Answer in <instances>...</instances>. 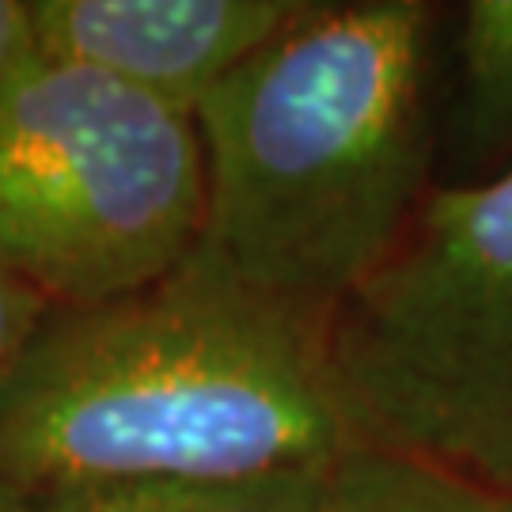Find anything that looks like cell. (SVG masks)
<instances>
[{
  "instance_id": "cell-1",
  "label": "cell",
  "mask_w": 512,
  "mask_h": 512,
  "mask_svg": "<svg viewBox=\"0 0 512 512\" xmlns=\"http://www.w3.org/2000/svg\"><path fill=\"white\" fill-rule=\"evenodd\" d=\"M330 319L202 251L137 293L50 308L0 391V478L38 497L327 467L365 448Z\"/></svg>"
},
{
  "instance_id": "cell-2",
  "label": "cell",
  "mask_w": 512,
  "mask_h": 512,
  "mask_svg": "<svg viewBox=\"0 0 512 512\" xmlns=\"http://www.w3.org/2000/svg\"><path fill=\"white\" fill-rule=\"evenodd\" d=\"M433 19L425 0H304L205 95V258L327 315L384 266L437 186Z\"/></svg>"
},
{
  "instance_id": "cell-3",
  "label": "cell",
  "mask_w": 512,
  "mask_h": 512,
  "mask_svg": "<svg viewBox=\"0 0 512 512\" xmlns=\"http://www.w3.org/2000/svg\"><path fill=\"white\" fill-rule=\"evenodd\" d=\"M330 357L365 448L512 497V167L429 190L334 311Z\"/></svg>"
},
{
  "instance_id": "cell-4",
  "label": "cell",
  "mask_w": 512,
  "mask_h": 512,
  "mask_svg": "<svg viewBox=\"0 0 512 512\" xmlns=\"http://www.w3.org/2000/svg\"><path fill=\"white\" fill-rule=\"evenodd\" d=\"M202 224L190 114L46 57L0 103V266L50 308L160 281L198 251Z\"/></svg>"
},
{
  "instance_id": "cell-5",
  "label": "cell",
  "mask_w": 512,
  "mask_h": 512,
  "mask_svg": "<svg viewBox=\"0 0 512 512\" xmlns=\"http://www.w3.org/2000/svg\"><path fill=\"white\" fill-rule=\"evenodd\" d=\"M304 0H31L38 50L194 118Z\"/></svg>"
},
{
  "instance_id": "cell-6",
  "label": "cell",
  "mask_w": 512,
  "mask_h": 512,
  "mask_svg": "<svg viewBox=\"0 0 512 512\" xmlns=\"http://www.w3.org/2000/svg\"><path fill=\"white\" fill-rule=\"evenodd\" d=\"M327 467H289L243 478L95 482L27 497V512H323Z\"/></svg>"
},
{
  "instance_id": "cell-7",
  "label": "cell",
  "mask_w": 512,
  "mask_h": 512,
  "mask_svg": "<svg viewBox=\"0 0 512 512\" xmlns=\"http://www.w3.org/2000/svg\"><path fill=\"white\" fill-rule=\"evenodd\" d=\"M456 141L475 179L512 167V0H471L456 27Z\"/></svg>"
},
{
  "instance_id": "cell-8",
  "label": "cell",
  "mask_w": 512,
  "mask_h": 512,
  "mask_svg": "<svg viewBox=\"0 0 512 512\" xmlns=\"http://www.w3.org/2000/svg\"><path fill=\"white\" fill-rule=\"evenodd\" d=\"M323 512H512V497L387 448H353L327 471Z\"/></svg>"
},
{
  "instance_id": "cell-9",
  "label": "cell",
  "mask_w": 512,
  "mask_h": 512,
  "mask_svg": "<svg viewBox=\"0 0 512 512\" xmlns=\"http://www.w3.org/2000/svg\"><path fill=\"white\" fill-rule=\"evenodd\" d=\"M46 311H50V304L31 285H23L12 270L0 266V391H4L19 353L27 349Z\"/></svg>"
},
{
  "instance_id": "cell-10",
  "label": "cell",
  "mask_w": 512,
  "mask_h": 512,
  "mask_svg": "<svg viewBox=\"0 0 512 512\" xmlns=\"http://www.w3.org/2000/svg\"><path fill=\"white\" fill-rule=\"evenodd\" d=\"M42 61L31 0H0V103Z\"/></svg>"
},
{
  "instance_id": "cell-11",
  "label": "cell",
  "mask_w": 512,
  "mask_h": 512,
  "mask_svg": "<svg viewBox=\"0 0 512 512\" xmlns=\"http://www.w3.org/2000/svg\"><path fill=\"white\" fill-rule=\"evenodd\" d=\"M27 494H19L16 486H8L4 478H0V512H27Z\"/></svg>"
}]
</instances>
